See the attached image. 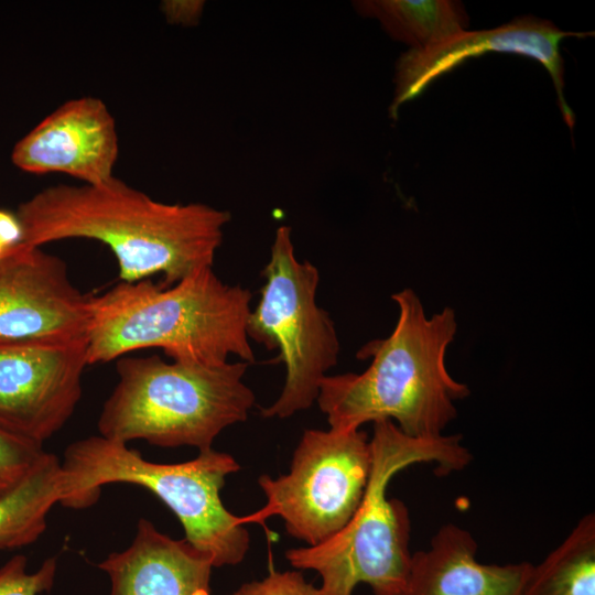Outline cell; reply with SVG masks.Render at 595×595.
<instances>
[{"label":"cell","instance_id":"obj_19","mask_svg":"<svg viewBox=\"0 0 595 595\" xmlns=\"http://www.w3.org/2000/svg\"><path fill=\"white\" fill-rule=\"evenodd\" d=\"M44 453L43 445L0 431V497L13 489Z\"/></svg>","mask_w":595,"mask_h":595},{"label":"cell","instance_id":"obj_4","mask_svg":"<svg viewBox=\"0 0 595 595\" xmlns=\"http://www.w3.org/2000/svg\"><path fill=\"white\" fill-rule=\"evenodd\" d=\"M371 469L363 500L345 527L313 547L290 549L289 563L321 576L320 595H353L365 583L374 595H401L409 574L410 518L405 505L388 498L400 470L432 463L441 473L466 467L472 454L458 435L411 437L390 420L374 423Z\"/></svg>","mask_w":595,"mask_h":595},{"label":"cell","instance_id":"obj_2","mask_svg":"<svg viewBox=\"0 0 595 595\" xmlns=\"http://www.w3.org/2000/svg\"><path fill=\"white\" fill-rule=\"evenodd\" d=\"M392 300L399 307L392 333L357 353L358 359H371L369 367L361 374L325 376L316 401L335 431L390 420L411 437L435 439L456 418L455 401L469 394L445 366L457 329L455 313L444 307L428 317L411 289Z\"/></svg>","mask_w":595,"mask_h":595},{"label":"cell","instance_id":"obj_6","mask_svg":"<svg viewBox=\"0 0 595 595\" xmlns=\"http://www.w3.org/2000/svg\"><path fill=\"white\" fill-rule=\"evenodd\" d=\"M249 364L167 363L159 356L120 357L118 382L105 401L101 436L127 443L143 440L160 447L213 448L226 428L244 422L255 393L244 382Z\"/></svg>","mask_w":595,"mask_h":595},{"label":"cell","instance_id":"obj_23","mask_svg":"<svg viewBox=\"0 0 595 595\" xmlns=\"http://www.w3.org/2000/svg\"><path fill=\"white\" fill-rule=\"evenodd\" d=\"M8 249H4L1 245H0V256L6 252Z\"/></svg>","mask_w":595,"mask_h":595},{"label":"cell","instance_id":"obj_20","mask_svg":"<svg viewBox=\"0 0 595 595\" xmlns=\"http://www.w3.org/2000/svg\"><path fill=\"white\" fill-rule=\"evenodd\" d=\"M231 595H320V592L298 570L279 572L270 569L266 577L244 583Z\"/></svg>","mask_w":595,"mask_h":595},{"label":"cell","instance_id":"obj_12","mask_svg":"<svg viewBox=\"0 0 595 595\" xmlns=\"http://www.w3.org/2000/svg\"><path fill=\"white\" fill-rule=\"evenodd\" d=\"M118 154L111 112L101 99L85 96L47 115L14 144L11 160L25 173H60L98 185L115 176Z\"/></svg>","mask_w":595,"mask_h":595},{"label":"cell","instance_id":"obj_14","mask_svg":"<svg viewBox=\"0 0 595 595\" xmlns=\"http://www.w3.org/2000/svg\"><path fill=\"white\" fill-rule=\"evenodd\" d=\"M98 566L110 578V595H210V556L185 538L162 533L144 518L138 521L131 544Z\"/></svg>","mask_w":595,"mask_h":595},{"label":"cell","instance_id":"obj_13","mask_svg":"<svg viewBox=\"0 0 595 595\" xmlns=\"http://www.w3.org/2000/svg\"><path fill=\"white\" fill-rule=\"evenodd\" d=\"M472 533L442 526L425 550L412 553L401 595H527L533 564H485Z\"/></svg>","mask_w":595,"mask_h":595},{"label":"cell","instance_id":"obj_9","mask_svg":"<svg viewBox=\"0 0 595 595\" xmlns=\"http://www.w3.org/2000/svg\"><path fill=\"white\" fill-rule=\"evenodd\" d=\"M87 365V335L0 337V431L43 445L73 415Z\"/></svg>","mask_w":595,"mask_h":595},{"label":"cell","instance_id":"obj_17","mask_svg":"<svg viewBox=\"0 0 595 595\" xmlns=\"http://www.w3.org/2000/svg\"><path fill=\"white\" fill-rule=\"evenodd\" d=\"M527 595H595V517H582L567 537L533 565Z\"/></svg>","mask_w":595,"mask_h":595},{"label":"cell","instance_id":"obj_16","mask_svg":"<svg viewBox=\"0 0 595 595\" xmlns=\"http://www.w3.org/2000/svg\"><path fill=\"white\" fill-rule=\"evenodd\" d=\"M358 12L380 21L393 39L426 50L465 32L468 17L461 2L447 0L356 1Z\"/></svg>","mask_w":595,"mask_h":595},{"label":"cell","instance_id":"obj_5","mask_svg":"<svg viewBox=\"0 0 595 595\" xmlns=\"http://www.w3.org/2000/svg\"><path fill=\"white\" fill-rule=\"evenodd\" d=\"M61 464L65 507L91 506L104 485L133 484L176 516L185 539L209 555L214 567L237 565L249 550L242 517L229 512L220 498L226 477L240 469L230 454L210 448L187 462L161 464L144 459L127 443L94 435L68 445Z\"/></svg>","mask_w":595,"mask_h":595},{"label":"cell","instance_id":"obj_8","mask_svg":"<svg viewBox=\"0 0 595 595\" xmlns=\"http://www.w3.org/2000/svg\"><path fill=\"white\" fill-rule=\"evenodd\" d=\"M370 440L364 431L305 430L294 450L290 470L258 485L267 502L242 522L258 523L273 538L266 519L280 516L286 532L306 547L317 545L342 530L359 507L371 469Z\"/></svg>","mask_w":595,"mask_h":595},{"label":"cell","instance_id":"obj_3","mask_svg":"<svg viewBox=\"0 0 595 595\" xmlns=\"http://www.w3.org/2000/svg\"><path fill=\"white\" fill-rule=\"evenodd\" d=\"M251 293L224 283L212 267L162 288L150 279L122 282L90 295L88 365L144 348H161L173 361L220 365L230 356L251 364L247 335Z\"/></svg>","mask_w":595,"mask_h":595},{"label":"cell","instance_id":"obj_10","mask_svg":"<svg viewBox=\"0 0 595 595\" xmlns=\"http://www.w3.org/2000/svg\"><path fill=\"white\" fill-rule=\"evenodd\" d=\"M90 295L71 281L65 261L24 242L0 256V337L87 335Z\"/></svg>","mask_w":595,"mask_h":595},{"label":"cell","instance_id":"obj_11","mask_svg":"<svg viewBox=\"0 0 595 595\" xmlns=\"http://www.w3.org/2000/svg\"><path fill=\"white\" fill-rule=\"evenodd\" d=\"M559 30L551 22L532 17L519 18L494 30L463 32L446 42L402 54L397 63L396 94L390 113L397 118L399 107L421 95L441 75L467 58L488 52L513 53L538 61L549 72L558 102L570 128L575 117L564 98V67L560 43L566 36H587Z\"/></svg>","mask_w":595,"mask_h":595},{"label":"cell","instance_id":"obj_22","mask_svg":"<svg viewBox=\"0 0 595 595\" xmlns=\"http://www.w3.org/2000/svg\"><path fill=\"white\" fill-rule=\"evenodd\" d=\"M23 242V229L17 212L0 208V245L4 249Z\"/></svg>","mask_w":595,"mask_h":595},{"label":"cell","instance_id":"obj_21","mask_svg":"<svg viewBox=\"0 0 595 595\" xmlns=\"http://www.w3.org/2000/svg\"><path fill=\"white\" fill-rule=\"evenodd\" d=\"M203 3L202 1H165L162 9L172 23L192 24L197 22Z\"/></svg>","mask_w":595,"mask_h":595},{"label":"cell","instance_id":"obj_1","mask_svg":"<svg viewBox=\"0 0 595 595\" xmlns=\"http://www.w3.org/2000/svg\"><path fill=\"white\" fill-rule=\"evenodd\" d=\"M23 242L89 239L113 253L122 282L161 274L169 288L213 266L230 214L202 203L169 204L113 176L98 185H55L20 204Z\"/></svg>","mask_w":595,"mask_h":595},{"label":"cell","instance_id":"obj_7","mask_svg":"<svg viewBox=\"0 0 595 595\" xmlns=\"http://www.w3.org/2000/svg\"><path fill=\"white\" fill-rule=\"evenodd\" d=\"M264 283L247 320L249 339L278 349L285 365L279 398L261 409L264 418L285 419L309 409L317 399L326 372L337 364L339 342L329 314L316 303L317 268L294 255L291 228L277 229Z\"/></svg>","mask_w":595,"mask_h":595},{"label":"cell","instance_id":"obj_18","mask_svg":"<svg viewBox=\"0 0 595 595\" xmlns=\"http://www.w3.org/2000/svg\"><path fill=\"white\" fill-rule=\"evenodd\" d=\"M26 558L19 554L0 567V595H40L52 588L56 575V558L46 559L33 573L26 572Z\"/></svg>","mask_w":595,"mask_h":595},{"label":"cell","instance_id":"obj_15","mask_svg":"<svg viewBox=\"0 0 595 595\" xmlns=\"http://www.w3.org/2000/svg\"><path fill=\"white\" fill-rule=\"evenodd\" d=\"M60 459L45 452L28 475L0 497V550L34 543L46 529L51 508L64 498Z\"/></svg>","mask_w":595,"mask_h":595}]
</instances>
